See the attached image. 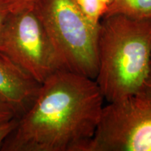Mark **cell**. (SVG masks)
<instances>
[{"label":"cell","mask_w":151,"mask_h":151,"mask_svg":"<svg viewBox=\"0 0 151 151\" xmlns=\"http://www.w3.org/2000/svg\"><path fill=\"white\" fill-rule=\"evenodd\" d=\"M104 99L94 79L65 69L57 71L41 84L1 150L86 151Z\"/></svg>","instance_id":"obj_1"},{"label":"cell","mask_w":151,"mask_h":151,"mask_svg":"<svg viewBox=\"0 0 151 151\" xmlns=\"http://www.w3.org/2000/svg\"><path fill=\"white\" fill-rule=\"evenodd\" d=\"M95 81L108 102L142 94L151 59V20L104 16L97 35Z\"/></svg>","instance_id":"obj_2"},{"label":"cell","mask_w":151,"mask_h":151,"mask_svg":"<svg viewBox=\"0 0 151 151\" xmlns=\"http://www.w3.org/2000/svg\"><path fill=\"white\" fill-rule=\"evenodd\" d=\"M34 9L66 70L95 80L99 29L87 20L73 0H37Z\"/></svg>","instance_id":"obj_3"},{"label":"cell","mask_w":151,"mask_h":151,"mask_svg":"<svg viewBox=\"0 0 151 151\" xmlns=\"http://www.w3.org/2000/svg\"><path fill=\"white\" fill-rule=\"evenodd\" d=\"M0 50L41 84L65 69L34 7L9 13L0 34Z\"/></svg>","instance_id":"obj_4"},{"label":"cell","mask_w":151,"mask_h":151,"mask_svg":"<svg viewBox=\"0 0 151 151\" xmlns=\"http://www.w3.org/2000/svg\"><path fill=\"white\" fill-rule=\"evenodd\" d=\"M86 151H151V99L139 94L104 106Z\"/></svg>","instance_id":"obj_5"},{"label":"cell","mask_w":151,"mask_h":151,"mask_svg":"<svg viewBox=\"0 0 151 151\" xmlns=\"http://www.w3.org/2000/svg\"><path fill=\"white\" fill-rule=\"evenodd\" d=\"M40 86L29 73L0 50V97L14 109L18 118L32 104Z\"/></svg>","instance_id":"obj_6"},{"label":"cell","mask_w":151,"mask_h":151,"mask_svg":"<svg viewBox=\"0 0 151 151\" xmlns=\"http://www.w3.org/2000/svg\"><path fill=\"white\" fill-rule=\"evenodd\" d=\"M115 14L151 20V0H113L104 16Z\"/></svg>","instance_id":"obj_7"},{"label":"cell","mask_w":151,"mask_h":151,"mask_svg":"<svg viewBox=\"0 0 151 151\" xmlns=\"http://www.w3.org/2000/svg\"><path fill=\"white\" fill-rule=\"evenodd\" d=\"M77 7L94 27L99 29L106 14V7L100 0H73Z\"/></svg>","instance_id":"obj_8"},{"label":"cell","mask_w":151,"mask_h":151,"mask_svg":"<svg viewBox=\"0 0 151 151\" xmlns=\"http://www.w3.org/2000/svg\"><path fill=\"white\" fill-rule=\"evenodd\" d=\"M18 118L14 109L0 97V124Z\"/></svg>","instance_id":"obj_9"},{"label":"cell","mask_w":151,"mask_h":151,"mask_svg":"<svg viewBox=\"0 0 151 151\" xmlns=\"http://www.w3.org/2000/svg\"><path fill=\"white\" fill-rule=\"evenodd\" d=\"M18 122V118H15L10 121L0 124V147H1L6 139L16 129Z\"/></svg>","instance_id":"obj_10"},{"label":"cell","mask_w":151,"mask_h":151,"mask_svg":"<svg viewBox=\"0 0 151 151\" xmlns=\"http://www.w3.org/2000/svg\"><path fill=\"white\" fill-rule=\"evenodd\" d=\"M9 6L11 11L32 8L37 0H1Z\"/></svg>","instance_id":"obj_11"},{"label":"cell","mask_w":151,"mask_h":151,"mask_svg":"<svg viewBox=\"0 0 151 151\" xmlns=\"http://www.w3.org/2000/svg\"><path fill=\"white\" fill-rule=\"evenodd\" d=\"M11 12L9 6L3 1L0 0V34L4 26V24Z\"/></svg>","instance_id":"obj_12"},{"label":"cell","mask_w":151,"mask_h":151,"mask_svg":"<svg viewBox=\"0 0 151 151\" xmlns=\"http://www.w3.org/2000/svg\"><path fill=\"white\" fill-rule=\"evenodd\" d=\"M142 94H145V95L151 99V59L150 64V70H149L148 79H147L146 86H145V89L143 90V92Z\"/></svg>","instance_id":"obj_13"},{"label":"cell","mask_w":151,"mask_h":151,"mask_svg":"<svg viewBox=\"0 0 151 151\" xmlns=\"http://www.w3.org/2000/svg\"><path fill=\"white\" fill-rule=\"evenodd\" d=\"M100 1H101V2L102 3L104 6L106 7V11L108 10L109 7L110 6L111 4L113 2V0H100Z\"/></svg>","instance_id":"obj_14"}]
</instances>
